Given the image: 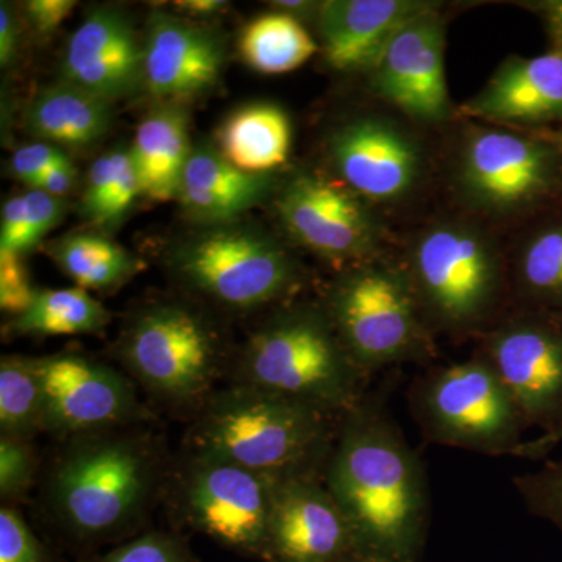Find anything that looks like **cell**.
Here are the masks:
<instances>
[{"label": "cell", "mask_w": 562, "mask_h": 562, "mask_svg": "<svg viewBox=\"0 0 562 562\" xmlns=\"http://www.w3.org/2000/svg\"><path fill=\"white\" fill-rule=\"evenodd\" d=\"M109 321L105 306L87 290H38L31 308L10 322L9 331L20 336L98 335Z\"/></svg>", "instance_id": "27"}, {"label": "cell", "mask_w": 562, "mask_h": 562, "mask_svg": "<svg viewBox=\"0 0 562 562\" xmlns=\"http://www.w3.org/2000/svg\"><path fill=\"white\" fill-rule=\"evenodd\" d=\"M430 9V3L414 0L322 2L319 29L325 61L339 72H371L395 33Z\"/></svg>", "instance_id": "20"}, {"label": "cell", "mask_w": 562, "mask_h": 562, "mask_svg": "<svg viewBox=\"0 0 562 562\" xmlns=\"http://www.w3.org/2000/svg\"><path fill=\"white\" fill-rule=\"evenodd\" d=\"M114 179H116V154L111 150L92 162L83 194L85 216L101 228H106Z\"/></svg>", "instance_id": "36"}, {"label": "cell", "mask_w": 562, "mask_h": 562, "mask_svg": "<svg viewBox=\"0 0 562 562\" xmlns=\"http://www.w3.org/2000/svg\"><path fill=\"white\" fill-rule=\"evenodd\" d=\"M338 562H390L383 560V558L375 557V554L362 552V550H353L349 554L339 560Z\"/></svg>", "instance_id": "46"}, {"label": "cell", "mask_w": 562, "mask_h": 562, "mask_svg": "<svg viewBox=\"0 0 562 562\" xmlns=\"http://www.w3.org/2000/svg\"><path fill=\"white\" fill-rule=\"evenodd\" d=\"M512 394L525 427H562V327L522 321L492 336L484 358Z\"/></svg>", "instance_id": "13"}, {"label": "cell", "mask_w": 562, "mask_h": 562, "mask_svg": "<svg viewBox=\"0 0 562 562\" xmlns=\"http://www.w3.org/2000/svg\"><path fill=\"white\" fill-rule=\"evenodd\" d=\"M336 169L351 190L372 201H394L412 190L419 172L416 146L386 122L355 121L331 143Z\"/></svg>", "instance_id": "19"}, {"label": "cell", "mask_w": 562, "mask_h": 562, "mask_svg": "<svg viewBox=\"0 0 562 562\" xmlns=\"http://www.w3.org/2000/svg\"><path fill=\"white\" fill-rule=\"evenodd\" d=\"M43 432V394L36 358L9 355L0 361V436L33 441Z\"/></svg>", "instance_id": "29"}, {"label": "cell", "mask_w": 562, "mask_h": 562, "mask_svg": "<svg viewBox=\"0 0 562 562\" xmlns=\"http://www.w3.org/2000/svg\"><path fill=\"white\" fill-rule=\"evenodd\" d=\"M76 184V168L69 158L58 165L52 166L43 176L38 177L31 184V190H40L47 192V194L55 195V198H63L68 194Z\"/></svg>", "instance_id": "41"}, {"label": "cell", "mask_w": 562, "mask_h": 562, "mask_svg": "<svg viewBox=\"0 0 562 562\" xmlns=\"http://www.w3.org/2000/svg\"><path fill=\"white\" fill-rule=\"evenodd\" d=\"M50 257L81 290L120 288L143 269V262L120 244L95 233H72L52 244Z\"/></svg>", "instance_id": "26"}, {"label": "cell", "mask_w": 562, "mask_h": 562, "mask_svg": "<svg viewBox=\"0 0 562 562\" xmlns=\"http://www.w3.org/2000/svg\"><path fill=\"white\" fill-rule=\"evenodd\" d=\"M325 313L361 372L409 360L422 349L416 290L394 269L347 273L333 286Z\"/></svg>", "instance_id": "9"}, {"label": "cell", "mask_w": 562, "mask_h": 562, "mask_svg": "<svg viewBox=\"0 0 562 562\" xmlns=\"http://www.w3.org/2000/svg\"><path fill=\"white\" fill-rule=\"evenodd\" d=\"M335 419L308 403L232 383L194 414L187 450L271 480L324 473L338 435Z\"/></svg>", "instance_id": "3"}, {"label": "cell", "mask_w": 562, "mask_h": 562, "mask_svg": "<svg viewBox=\"0 0 562 562\" xmlns=\"http://www.w3.org/2000/svg\"><path fill=\"white\" fill-rule=\"evenodd\" d=\"M552 173L549 150L514 133H476L462 158V184L473 201L508 211L546 190Z\"/></svg>", "instance_id": "18"}, {"label": "cell", "mask_w": 562, "mask_h": 562, "mask_svg": "<svg viewBox=\"0 0 562 562\" xmlns=\"http://www.w3.org/2000/svg\"><path fill=\"white\" fill-rule=\"evenodd\" d=\"M520 280L531 297L562 303V227L536 236L522 255Z\"/></svg>", "instance_id": "30"}, {"label": "cell", "mask_w": 562, "mask_h": 562, "mask_svg": "<svg viewBox=\"0 0 562 562\" xmlns=\"http://www.w3.org/2000/svg\"><path fill=\"white\" fill-rule=\"evenodd\" d=\"M187 111L168 103L140 121L131 147L143 194L151 201L179 198L181 179L192 147Z\"/></svg>", "instance_id": "23"}, {"label": "cell", "mask_w": 562, "mask_h": 562, "mask_svg": "<svg viewBox=\"0 0 562 562\" xmlns=\"http://www.w3.org/2000/svg\"><path fill=\"white\" fill-rule=\"evenodd\" d=\"M235 383L250 384L344 417L361 403V371L325 310L276 314L250 336Z\"/></svg>", "instance_id": "4"}, {"label": "cell", "mask_w": 562, "mask_h": 562, "mask_svg": "<svg viewBox=\"0 0 562 562\" xmlns=\"http://www.w3.org/2000/svg\"><path fill=\"white\" fill-rule=\"evenodd\" d=\"M25 199L24 194L9 199L2 209V227H0V251L24 255L25 246Z\"/></svg>", "instance_id": "39"}, {"label": "cell", "mask_w": 562, "mask_h": 562, "mask_svg": "<svg viewBox=\"0 0 562 562\" xmlns=\"http://www.w3.org/2000/svg\"><path fill=\"white\" fill-rule=\"evenodd\" d=\"M554 38H557L558 43L561 44L562 49V29L561 31H553Z\"/></svg>", "instance_id": "48"}, {"label": "cell", "mask_w": 562, "mask_h": 562, "mask_svg": "<svg viewBox=\"0 0 562 562\" xmlns=\"http://www.w3.org/2000/svg\"><path fill=\"white\" fill-rule=\"evenodd\" d=\"M60 442L41 491L58 535L87 557L144 532L168 483L160 439L140 425Z\"/></svg>", "instance_id": "1"}, {"label": "cell", "mask_w": 562, "mask_h": 562, "mask_svg": "<svg viewBox=\"0 0 562 562\" xmlns=\"http://www.w3.org/2000/svg\"><path fill=\"white\" fill-rule=\"evenodd\" d=\"M239 52L258 72L284 74L305 65L316 54L317 44L292 14L271 13L246 25Z\"/></svg>", "instance_id": "28"}, {"label": "cell", "mask_w": 562, "mask_h": 562, "mask_svg": "<svg viewBox=\"0 0 562 562\" xmlns=\"http://www.w3.org/2000/svg\"><path fill=\"white\" fill-rule=\"evenodd\" d=\"M166 495L181 527L224 549L265 560L272 480L232 462L187 450L169 469Z\"/></svg>", "instance_id": "6"}, {"label": "cell", "mask_w": 562, "mask_h": 562, "mask_svg": "<svg viewBox=\"0 0 562 562\" xmlns=\"http://www.w3.org/2000/svg\"><path fill=\"white\" fill-rule=\"evenodd\" d=\"M281 221L310 250L330 260H350L371 250L373 224L361 202L319 176L295 177L281 192Z\"/></svg>", "instance_id": "16"}, {"label": "cell", "mask_w": 562, "mask_h": 562, "mask_svg": "<svg viewBox=\"0 0 562 562\" xmlns=\"http://www.w3.org/2000/svg\"><path fill=\"white\" fill-rule=\"evenodd\" d=\"M43 394V432L58 441L90 432L140 427L154 414L127 373L85 355L36 358Z\"/></svg>", "instance_id": "10"}, {"label": "cell", "mask_w": 562, "mask_h": 562, "mask_svg": "<svg viewBox=\"0 0 562 562\" xmlns=\"http://www.w3.org/2000/svg\"><path fill=\"white\" fill-rule=\"evenodd\" d=\"M443 46V25L435 10L414 18L395 33L371 69L373 91L414 120H449L452 102Z\"/></svg>", "instance_id": "14"}, {"label": "cell", "mask_w": 562, "mask_h": 562, "mask_svg": "<svg viewBox=\"0 0 562 562\" xmlns=\"http://www.w3.org/2000/svg\"><path fill=\"white\" fill-rule=\"evenodd\" d=\"M543 13H546L547 21L550 22V29L553 31H561L562 29V0H554V2H547L542 5Z\"/></svg>", "instance_id": "45"}, {"label": "cell", "mask_w": 562, "mask_h": 562, "mask_svg": "<svg viewBox=\"0 0 562 562\" xmlns=\"http://www.w3.org/2000/svg\"><path fill=\"white\" fill-rule=\"evenodd\" d=\"M562 442V427L557 428L554 431L543 432L538 438L530 439L520 443L519 449L516 450L514 457L528 458V460H538V458L546 457L557 449Z\"/></svg>", "instance_id": "43"}, {"label": "cell", "mask_w": 562, "mask_h": 562, "mask_svg": "<svg viewBox=\"0 0 562 562\" xmlns=\"http://www.w3.org/2000/svg\"><path fill=\"white\" fill-rule=\"evenodd\" d=\"M21 255L0 251V308L18 317L31 308L36 295Z\"/></svg>", "instance_id": "35"}, {"label": "cell", "mask_w": 562, "mask_h": 562, "mask_svg": "<svg viewBox=\"0 0 562 562\" xmlns=\"http://www.w3.org/2000/svg\"><path fill=\"white\" fill-rule=\"evenodd\" d=\"M66 158L68 155L60 147L41 140V143L29 144V146L14 151L10 160V172L18 180L24 181L27 187H31L33 181L43 176L47 169L65 161Z\"/></svg>", "instance_id": "38"}, {"label": "cell", "mask_w": 562, "mask_h": 562, "mask_svg": "<svg viewBox=\"0 0 562 562\" xmlns=\"http://www.w3.org/2000/svg\"><path fill=\"white\" fill-rule=\"evenodd\" d=\"M221 154L244 172L280 168L290 155L292 128L288 114L272 103H254L235 111L222 125Z\"/></svg>", "instance_id": "25"}, {"label": "cell", "mask_w": 562, "mask_h": 562, "mask_svg": "<svg viewBox=\"0 0 562 562\" xmlns=\"http://www.w3.org/2000/svg\"><path fill=\"white\" fill-rule=\"evenodd\" d=\"M416 294L453 327L482 319L497 288V265L482 236L469 228H432L414 250Z\"/></svg>", "instance_id": "11"}, {"label": "cell", "mask_w": 562, "mask_h": 562, "mask_svg": "<svg viewBox=\"0 0 562 562\" xmlns=\"http://www.w3.org/2000/svg\"><path fill=\"white\" fill-rule=\"evenodd\" d=\"M413 408L427 438L442 446L514 457L524 442L519 409L484 358L432 373L417 384Z\"/></svg>", "instance_id": "8"}, {"label": "cell", "mask_w": 562, "mask_h": 562, "mask_svg": "<svg viewBox=\"0 0 562 562\" xmlns=\"http://www.w3.org/2000/svg\"><path fill=\"white\" fill-rule=\"evenodd\" d=\"M276 5H280L284 10H306L310 9L312 3L308 2H277Z\"/></svg>", "instance_id": "47"}, {"label": "cell", "mask_w": 562, "mask_h": 562, "mask_svg": "<svg viewBox=\"0 0 562 562\" xmlns=\"http://www.w3.org/2000/svg\"><path fill=\"white\" fill-rule=\"evenodd\" d=\"M63 81L113 103L128 98L143 81V46L132 22L113 7L85 16L66 44Z\"/></svg>", "instance_id": "15"}, {"label": "cell", "mask_w": 562, "mask_h": 562, "mask_svg": "<svg viewBox=\"0 0 562 562\" xmlns=\"http://www.w3.org/2000/svg\"><path fill=\"white\" fill-rule=\"evenodd\" d=\"M171 268L184 286L228 312L249 313L294 288L290 255L265 233L217 225L173 251Z\"/></svg>", "instance_id": "7"}, {"label": "cell", "mask_w": 562, "mask_h": 562, "mask_svg": "<svg viewBox=\"0 0 562 562\" xmlns=\"http://www.w3.org/2000/svg\"><path fill=\"white\" fill-rule=\"evenodd\" d=\"M16 46L18 29L14 24L13 11L9 3L2 2V7H0V63L3 68L14 60Z\"/></svg>", "instance_id": "42"}, {"label": "cell", "mask_w": 562, "mask_h": 562, "mask_svg": "<svg viewBox=\"0 0 562 562\" xmlns=\"http://www.w3.org/2000/svg\"><path fill=\"white\" fill-rule=\"evenodd\" d=\"M271 187L268 176L244 172L210 146L191 150L181 179L183 210L206 225H228L262 201Z\"/></svg>", "instance_id": "22"}, {"label": "cell", "mask_w": 562, "mask_h": 562, "mask_svg": "<svg viewBox=\"0 0 562 562\" xmlns=\"http://www.w3.org/2000/svg\"><path fill=\"white\" fill-rule=\"evenodd\" d=\"M516 484L530 512L562 530V460L520 476Z\"/></svg>", "instance_id": "34"}, {"label": "cell", "mask_w": 562, "mask_h": 562, "mask_svg": "<svg viewBox=\"0 0 562 562\" xmlns=\"http://www.w3.org/2000/svg\"><path fill=\"white\" fill-rule=\"evenodd\" d=\"M322 479L358 550L390 562H419L428 525L424 472L379 408L361 402L342 417Z\"/></svg>", "instance_id": "2"}, {"label": "cell", "mask_w": 562, "mask_h": 562, "mask_svg": "<svg viewBox=\"0 0 562 562\" xmlns=\"http://www.w3.org/2000/svg\"><path fill=\"white\" fill-rule=\"evenodd\" d=\"M0 562H63L14 506L0 509Z\"/></svg>", "instance_id": "33"}, {"label": "cell", "mask_w": 562, "mask_h": 562, "mask_svg": "<svg viewBox=\"0 0 562 562\" xmlns=\"http://www.w3.org/2000/svg\"><path fill=\"white\" fill-rule=\"evenodd\" d=\"M74 0H31L25 3L29 20L36 31L46 35L54 32L76 9Z\"/></svg>", "instance_id": "40"}, {"label": "cell", "mask_w": 562, "mask_h": 562, "mask_svg": "<svg viewBox=\"0 0 562 562\" xmlns=\"http://www.w3.org/2000/svg\"><path fill=\"white\" fill-rule=\"evenodd\" d=\"M79 562H199L190 542L176 531L150 530L110 547L106 552L81 557Z\"/></svg>", "instance_id": "31"}, {"label": "cell", "mask_w": 562, "mask_h": 562, "mask_svg": "<svg viewBox=\"0 0 562 562\" xmlns=\"http://www.w3.org/2000/svg\"><path fill=\"white\" fill-rule=\"evenodd\" d=\"M40 473L35 447L27 439L0 436V497L13 506L31 494Z\"/></svg>", "instance_id": "32"}, {"label": "cell", "mask_w": 562, "mask_h": 562, "mask_svg": "<svg viewBox=\"0 0 562 562\" xmlns=\"http://www.w3.org/2000/svg\"><path fill=\"white\" fill-rule=\"evenodd\" d=\"M468 116L501 124H538L562 117V49L503 63L472 101Z\"/></svg>", "instance_id": "21"}, {"label": "cell", "mask_w": 562, "mask_h": 562, "mask_svg": "<svg viewBox=\"0 0 562 562\" xmlns=\"http://www.w3.org/2000/svg\"><path fill=\"white\" fill-rule=\"evenodd\" d=\"M117 358L155 405L192 416L217 391L225 361L220 333L177 302L140 308L125 325Z\"/></svg>", "instance_id": "5"}, {"label": "cell", "mask_w": 562, "mask_h": 562, "mask_svg": "<svg viewBox=\"0 0 562 562\" xmlns=\"http://www.w3.org/2000/svg\"><path fill=\"white\" fill-rule=\"evenodd\" d=\"M225 50L213 32L154 11L143 44V81L160 101L176 102L209 91L220 80Z\"/></svg>", "instance_id": "17"}, {"label": "cell", "mask_w": 562, "mask_h": 562, "mask_svg": "<svg viewBox=\"0 0 562 562\" xmlns=\"http://www.w3.org/2000/svg\"><path fill=\"white\" fill-rule=\"evenodd\" d=\"M111 124V103L60 81L35 95L25 127L35 138L60 146H92L105 136Z\"/></svg>", "instance_id": "24"}, {"label": "cell", "mask_w": 562, "mask_h": 562, "mask_svg": "<svg viewBox=\"0 0 562 562\" xmlns=\"http://www.w3.org/2000/svg\"><path fill=\"white\" fill-rule=\"evenodd\" d=\"M177 9L187 11L192 16H209V14L217 13L227 5V2L222 0H183V2H176Z\"/></svg>", "instance_id": "44"}, {"label": "cell", "mask_w": 562, "mask_h": 562, "mask_svg": "<svg viewBox=\"0 0 562 562\" xmlns=\"http://www.w3.org/2000/svg\"><path fill=\"white\" fill-rule=\"evenodd\" d=\"M25 199V246L33 249L52 231L57 227L65 214L66 203L60 198L40 190L24 192Z\"/></svg>", "instance_id": "37"}, {"label": "cell", "mask_w": 562, "mask_h": 562, "mask_svg": "<svg viewBox=\"0 0 562 562\" xmlns=\"http://www.w3.org/2000/svg\"><path fill=\"white\" fill-rule=\"evenodd\" d=\"M353 550V530L322 473L272 480L262 562H338Z\"/></svg>", "instance_id": "12"}]
</instances>
